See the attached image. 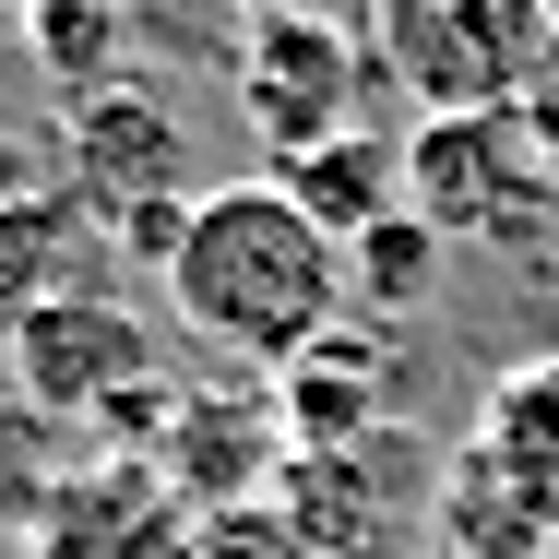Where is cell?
I'll return each mask as SVG.
<instances>
[{
  "label": "cell",
  "mask_w": 559,
  "mask_h": 559,
  "mask_svg": "<svg viewBox=\"0 0 559 559\" xmlns=\"http://www.w3.org/2000/svg\"><path fill=\"white\" fill-rule=\"evenodd\" d=\"M548 24H559V0H548Z\"/></svg>",
  "instance_id": "cell-18"
},
{
  "label": "cell",
  "mask_w": 559,
  "mask_h": 559,
  "mask_svg": "<svg viewBox=\"0 0 559 559\" xmlns=\"http://www.w3.org/2000/svg\"><path fill=\"white\" fill-rule=\"evenodd\" d=\"M155 286H167L179 334H203L238 369H298L357 310L345 238L298 215L286 179H226V191H203L191 226H179V250L155 262Z\"/></svg>",
  "instance_id": "cell-1"
},
{
  "label": "cell",
  "mask_w": 559,
  "mask_h": 559,
  "mask_svg": "<svg viewBox=\"0 0 559 559\" xmlns=\"http://www.w3.org/2000/svg\"><path fill=\"white\" fill-rule=\"evenodd\" d=\"M262 464H274V417L262 405H238V393H179L167 405V429H155V476L215 524V512H250V488H262Z\"/></svg>",
  "instance_id": "cell-9"
},
{
  "label": "cell",
  "mask_w": 559,
  "mask_h": 559,
  "mask_svg": "<svg viewBox=\"0 0 559 559\" xmlns=\"http://www.w3.org/2000/svg\"><path fill=\"white\" fill-rule=\"evenodd\" d=\"M476 452L559 524V357H512L476 405Z\"/></svg>",
  "instance_id": "cell-13"
},
{
  "label": "cell",
  "mask_w": 559,
  "mask_h": 559,
  "mask_svg": "<svg viewBox=\"0 0 559 559\" xmlns=\"http://www.w3.org/2000/svg\"><path fill=\"white\" fill-rule=\"evenodd\" d=\"M393 381H405L393 322L345 310V322L310 345L298 369H274V429H286L298 452H357L369 429H393Z\"/></svg>",
  "instance_id": "cell-8"
},
{
  "label": "cell",
  "mask_w": 559,
  "mask_h": 559,
  "mask_svg": "<svg viewBox=\"0 0 559 559\" xmlns=\"http://www.w3.org/2000/svg\"><path fill=\"white\" fill-rule=\"evenodd\" d=\"M12 24H24V48H36V72H48L60 96H96V84H119L131 0H12Z\"/></svg>",
  "instance_id": "cell-14"
},
{
  "label": "cell",
  "mask_w": 559,
  "mask_h": 559,
  "mask_svg": "<svg viewBox=\"0 0 559 559\" xmlns=\"http://www.w3.org/2000/svg\"><path fill=\"white\" fill-rule=\"evenodd\" d=\"M405 215L441 250H536L559 226V155L524 108L405 119Z\"/></svg>",
  "instance_id": "cell-3"
},
{
  "label": "cell",
  "mask_w": 559,
  "mask_h": 559,
  "mask_svg": "<svg viewBox=\"0 0 559 559\" xmlns=\"http://www.w3.org/2000/svg\"><path fill=\"white\" fill-rule=\"evenodd\" d=\"M345 286H357L369 322H405V310L441 286V238H429L417 215H381L369 238H345Z\"/></svg>",
  "instance_id": "cell-15"
},
{
  "label": "cell",
  "mask_w": 559,
  "mask_h": 559,
  "mask_svg": "<svg viewBox=\"0 0 559 559\" xmlns=\"http://www.w3.org/2000/svg\"><path fill=\"white\" fill-rule=\"evenodd\" d=\"M286 179V203L310 226H334V238H369L381 215H405V131H334V143H310V155H286L274 167Z\"/></svg>",
  "instance_id": "cell-11"
},
{
  "label": "cell",
  "mask_w": 559,
  "mask_h": 559,
  "mask_svg": "<svg viewBox=\"0 0 559 559\" xmlns=\"http://www.w3.org/2000/svg\"><path fill=\"white\" fill-rule=\"evenodd\" d=\"M96 215L72 191H36V179H0V322H24L36 298H72L96 274Z\"/></svg>",
  "instance_id": "cell-10"
},
{
  "label": "cell",
  "mask_w": 559,
  "mask_h": 559,
  "mask_svg": "<svg viewBox=\"0 0 559 559\" xmlns=\"http://www.w3.org/2000/svg\"><path fill=\"white\" fill-rule=\"evenodd\" d=\"M238 12H322V0H238Z\"/></svg>",
  "instance_id": "cell-17"
},
{
  "label": "cell",
  "mask_w": 559,
  "mask_h": 559,
  "mask_svg": "<svg viewBox=\"0 0 559 559\" xmlns=\"http://www.w3.org/2000/svg\"><path fill=\"white\" fill-rule=\"evenodd\" d=\"M369 60L417 119L524 108L559 60L548 0H369Z\"/></svg>",
  "instance_id": "cell-4"
},
{
  "label": "cell",
  "mask_w": 559,
  "mask_h": 559,
  "mask_svg": "<svg viewBox=\"0 0 559 559\" xmlns=\"http://www.w3.org/2000/svg\"><path fill=\"white\" fill-rule=\"evenodd\" d=\"M36 559H203V524H191V500L155 476V464H96V476H72V488H48V512L24 524Z\"/></svg>",
  "instance_id": "cell-7"
},
{
  "label": "cell",
  "mask_w": 559,
  "mask_h": 559,
  "mask_svg": "<svg viewBox=\"0 0 559 559\" xmlns=\"http://www.w3.org/2000/svg\"><path fill=\"white\" fill-rule=\"evenodd\" d=\"M524 119H536V131H548V155H559V60H548V84H536V96H524Z\"/></svg>",
  "instance_id": "cell-16"
},
{
  "label": "cell",
  "mask_w": 559,
  "mask_h": 559,
  "mask_svg": "<svg viewBox=\"0 0 559 559\" xmlns=\"http://www.w3.org/2000/svg\"><path fill=\"white\" fill-rule=\"evenodd\" d=\"M60 191L108 226V250L131 262H167L179 226H191V119L167 84H96V96H60Z\"/></svg>",
  "instance_id": "cell-2"
},
{
  "label": "cell",
  "mask_w": 559,
  "mask_h": 559,
  "mask_svg": "<svg viewBox=\"0 0 559 559\" xmlns=\"http://www.w3.org/2000/svg\"><path fill=\"white\" fill-rule=\"evenodd\" d=\"M0 357H12V393H24V417H48V429H108V417L143 393V381H167L155 334H143L119 298H96V286H72V298H36L24 322H0Z\"/></svg>",
  "instance_id": "cell-6"
},
{
  "label": "cell",
  "mask_w": 559,
  "mask_h": 559,
  "mask_svg": "<svg viewBox=\"0 0 559 559\" xmlns=\"http://www.w3.org/2000/svg\"><path fill=\"white\" fill-rule=\"evenodd\" d=\"M226 84H238V119H250V131L274 143V167H286V155H310V143L357 131L369 84H381V60H369V36L322 0V12H250Z\"/></svg>",
  "instance_id": "cell-5"
},
{
  "label": "cell",
  "mask_w": 559,
  "mask_h": 559,
  "mask_svg": "<svg viewBox=\"0 0 559 559\" xmlns=\"http://www.w3.org/2000/svg\"><path fill=\"white\" fill-rule=\"evenodd\" d=\"M429 524H441V548L452 559H559V524L488 464V452L464 441L441 464V488H429Z\"/></svg>",
  "instance_id": "cell-12"
}]
</instances>
